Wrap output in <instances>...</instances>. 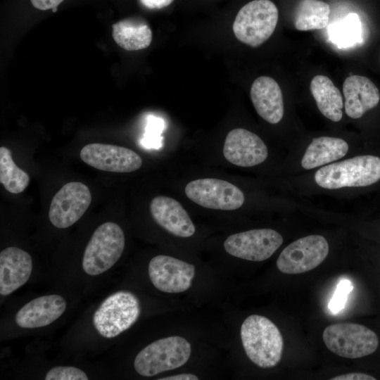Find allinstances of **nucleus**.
I'll return each instance as SVG.
<instances>
[{
	"label": "nucleus",
	"mask_w": 380,
	"mask_h": 380,
	"mask_svg": "<svg viewBox=\"0 0 380 380\" xmlns=\"http://www.w3.org/2000/svg\"><path fill=\"white\" fill-rule=\"evenodd\" d=\"M226 160L239 167H248L264 162L268 149L264 141L255 133L243 128L231 130L223 146Z\"/></svg>",
	"instance_id": "nucleus-14"
},
{
	"label": "nucleus",
	"mask_w": 380,
	"mask_h": 380,
	"mask_svg": "<svg viewBox=\"0 0 380 380\" xmlns=\"http://www.w3.org/2000/svg\"><path fill=\"white\" fill-rule=\"evenodd\" d=\"M32 6L42 11L52 9L63 1V0H30Z\"/></svg>",
	"instance_id": "nucleus-30"
},
{
	"label": "nucleus",
	"mask_w": 380,
	"mask_h": 380,
	"mask_svg": "<svg viewBox=\"0 0 380 380\" xmlns=\"http://www.w3.org/2000/svg\"><path fill=\"white\" fill-rule=\"evenodd\" d=\"M65 309L66 301L61 296H42L24 305L17 312L15 322L23 329L42 327L59 318Z\"/></svg>",
	"instance_id": "nucleus-17"
},
{
	"label": "nucleus",
	"mask_w": 380,
	"mask_h": 380,
	"mask_svg": "<svg viewBox=\"0 0 380 380\" xmlns=\"http://www.w3.org/2000/svg\"><path fill=\"white\" fill-rule=\"evenodd\" d=\"M32 270L30 255L23 249L10 246L0 253V294L8 296L23 286Z\"/></svg>",
	"instance_id": "nucleus-16"
},
{
	"label": "nucleus",
	"mask_w": 380,
	"mask_h": 380,
	"mask_svg": "<svg viewBox=\"0 0 380 380\" xmlns=\"http://www.w3.org/2000/svg\"><path fill=\"white\" fill-rule=\"evenodd\" d=\"M163 128V121L161 119L153 116L148 118L146 127L145 142L150 144L158 141Z\"/></svg>",
	"instance_id": "nucleus-28"
},
{
	"label": "nucleus",
	"mask_w": 380,
	"mask_h": 380,
	"mask_svg": "<svg viewBox=\"0 0 380 380\" xmlns=\"http://www.w3.org/2000/svg\"><path fill=\"white\" fill-rule=\"evenodd\" d=\"M353 286L350 281L342 280L337 286L336 291L329 304V308L336 313L344 308L347 296L352 290Z\"/></svg>",
	"instance_id": "nucleus-27"
},
{
	"label": "nucleus",
	"mask_w": 380,
	"mask_h": 380,
	"mask_svg": "<svg viewBox=\"0 0 380 380\" xmlns=\"http://www.w3.org/2000/svg\"><path fill=\"white\" fill-rule=\"evenodd\" d=\"M191 353L184 338L172 336L158 339L144 348L136 356L134 367L143 376H153L184 365Z\"/></svg>",
	"instance_id": "nucleus-3"
},
{
	"label": "nucleus",
	"mask_w": 380,
	"mask_h": 380,
	"mask_svg": "<svg viewBox=\"0 0 380 380\" xmlns=\"http://www.w3.org/2000/svg\"><path fill=\"white\" fill-rule=\"evenodd\" d=\"M330 38L338 47H348L360 42L362 24L357 14L350 13L330 27Z\"/></svg>",
	"instance_id": "nucleus-25"
},
{
	"label": "nucleus",
	"mask_w": 380,
	"mask_h": 380,
	"mask_svg": "<svg viewBox=\"0 0 380 380\" xmlns=\"http://www.w3.org/2000/svg\"><path fill=\"white\" fill-rule=\"evenodd\" d=\"M174 0H140L141 3L150 9H160L169 6Z\"/></svg>",
	"instance_id": "nucleus-31"
},
{
	"label": "nucleus",
	"mask_w": 380,
	"mask_h": 380,
	"mask_svg": "<svg viewBox=\"0 0 380 380\" xmlns=\"http://www.w3.org/2000/svg\"><path fill=\"white\" fill-rule=\"evenodd\" d=\"M310 89L321 113L333 122L340 121L344 103L333 82L327 76L316 75L311 80Z\"/></svg>",
	"instance_id": "nucleus-21"
},
{
	"label": "nucleus",
	"mask_w": 380,
	"mask_h": 380,
	"mask_svg": "<svg viewBox=\"0 0 380 380\" xmlns=\"http://www.w3.org/2000/svg\"><path fill=\"white\" fill-rule=\"evenodd\" d=\"M154 221L170 234L181 238L194 235L196 227L188 213L177 200L165 196L154 197L149 206Z\"/></svg>",
	"instance_id": "nucleus-15"
},
{
	"label": "nucleus",
	"mask_w": 380,
	"mask_h": 380,
	"mask_svg": "<svg viewBox=\"0 0 380 380\" xmlns=\"http://www.w3.org/2000/svg\"><path fill=\"white\" fill-rule=\"evenodd\" d=\"M380 180V157L357 156L319 168L315 175L316 184L327 189L362 187Z\"/></svg>",
	"instance_id": "nucleus-2"
},
{
	"label": "nucleus",
	"mask_w": 380,
	"mask_h": 380,
	"mask_svg": "<svg viewBox=\"0 0 380 380\" xmlns=\"http://www.w3.org/2000/svg\"><path fill=\"white\" fill-rule=\"evenodd\" d=\"M148 272L153 285L158 290L177 293L191 287L196 268L194 265L178 258L158 255L150 260Z\"/></svg>",
	"instance_id": "nucleus-12"
},
{
	"label": "nucleus",
	"mask_w": 380,
	"mask_h": 380,
	"mask_svg": "<svg viewBox=\"0 0 380 380\" xmlns=\"http://www.w3.org/2000/svg\"><path fill=\"white\" fill-rule=\"evenodd\" d=\"M283 237L272 229H258L229 236L224 248L229 255L250 261L270 258L281 246Z\"/></svg>",
	"instance_id": "nucleus-10"
},
{
	"label": "nucleus",
	"mask_w": 380,
	"mask_h": 380,
	"mask_svg": "<svg viewBox=\"0 0 380 380\" xmlns=\"http://www.w3.org/2000/svg\"><path fill=\"white\" fill-rule=\"evenodd\" d=\"M241 339L249 360L262 368L275 367L281 360L284 341L278 327L266 317L248 316L241 327Z\"/></svg>",
	"instance_id": "nucleus-1"
},
{
	"label": "nucleus",
	"mask_w": 380,
	"mask_h": 380,
	"mask_svg": "<svg viewBox=\"0 0 380 380\" xmlns=\"http://www.w3.org/2000/svg\"><path fill=\"white\" fill-rule=\"evenodd\" d=\"M141 305L135 294L120 291L107 297L94 312L93 324L106 338L118 336L129 329L139 319Z\"/></svg>",
	"instance_id": "nucleus-4"
},
{
	"label": "nucleus",
	"mask_w": 380,
	"mask_h": 380,
	"mask_svg": "<svg viewBox=\"0 0 380 380\" xmlns=\"http://www.w3.org/2000/svg\"><path fill=\"white\" fill-rule=\"evenodd\" d=\"M278 19V8L272 1L253 0L238 12L233 23V32L241 42L258 47L272 36Z\"/></svg>",
	"instance_id": "nucleus-5"
},
{
	"label": "nucleus",
	"mask_w": 380,
	"mask_h": 380,
	"mask_svg": "<svg viewBox=\"0 0 380 380\" xmlns=\"http://www.w3.org/2000/svg\"><path fill=\"white\" fill-rule=\"evenodd\" d=\"M185 194L196 204L210 209L234 210L241 208L245 196L234 184L220 179L193 180L185 186Z\"/></svg>",
	"instance_id": "nucleus-9"
},
{
	"label": "nucleus",
	"mask_w": 380,
	"mask_h": 380,
	"mask_svg": "<svg viewBox=\"0 0 380 380\" xmlns=\"http://www.w3.org/2000/svg\"><path fill=\"white\" fill-rule=\"evenodd\" d=\"M158 379V380H198V378L197 376L193 374L184 373V374H178L175 375L159 378Z\"/></svg>",
	"instance_id": "nucleus-32"
},
{
	"label": "nucleus",
	"mask_w": 380,
	"mask_h": 380,
	"mask_svg": "<svg viewBox=\"0 0 380 380\" xmlns=\"http://www.w3.org/2000/svg\"><path fill=\"white\" fill-rule=\"evenodd\" d=\"M344 107L347 115L357 119L375 108L380 101L376 86L368 77L361 75L348 77L343 84Z\"/></svg>",
	"instance_id": "nucleus-18"
},
{
	"label": "nucleus",
	"mask_w": 380,
	"mask_h": 380,
	"mask_svg": "<svg viewBox=\"0 0 380 380\" xmlns=\"http://www.w3.org/2000/svg\"><path fill=\"white\" fill-rule=\"evenodd\" d=\"M112 28L115 42L126 51L144 49L151 43L152 31L143 19H124L113 24Z\"/></svg>",
	"instance_id": "nucleus-22"
},
{
	"label": "nucleus",
	"mask_w": 380,
	"mask_h": 380,
	"mask_svg": "<svg viewBox=\"0 0 380 380\" xmlns=\"http://www.w3.org/2000/svg\"><path fill=\"white\" fill-rule=\"evenodd\" d=\"M251 99L257 113L270 124L281 121L284 113L282 92L278 83L268 76H260L251 87Z\"/></svg>",
	"instance_id": "nucleus-19"
},
{
	"label": "nucleus",
	"mask_w": 380,
	"mask_h": 380,
	"mask_svg": "<svg viewBox=\"0 0 380 380\" xmlns=\"http://www.w3.org/2000/svg\"><path fill=\"white\" fill-rule=\"evenodd\" d=\"M57 10H58V7H54V8H53L51 9L52 12H53V13L56 12Z\"/></svg>",
	"instance_id": "nucleus-33"
},
{
	"label": "nucleus",
	"mask_w": 380,
	"mask_h": 380,
	"mask_svg": "<svg viewBox=\"0 0 380 380\" xmlns=\"http://www.w3.org/2000/svg\"><path fill=\"white\" fill-rule=\"evenodd\" d=\"M322 338L327 348L345 358L357 359L374 353L379 346L376 334L368 327L350 322L327 327Z\"/></svg>",
	"instance_id": "nucleus-7"
},
{
	"label": "nucleus",
	"mask_w": 380,
	"mask_h": 380,
	"mask_svg": "<svg viewBox=\"0 0 380 380\" xmlns=\"http://www.w3.org/2000/svg\"><path fill=\"white\" fill-rule=\"evenodd\" d=\"M91 201V194L86 184L68 182L52 198L49 210L50 222L57 228H68L82 217Z\"/></svg>",
	"instance_id": "nucleus-11"
},
{
	"label": "nucleus",
	"mask_w": 380,
	"mask_h": 380,
	"mask_svg": "<svg viewBox=\"0 0 380 380\" xmlns=\"http://www.w3.org/2000/svg\"><path fill=\"white\" fill-rule=\"evenodd\" d=\"M28 174L18 167L14 163L11 151L0 147V183L8 192L19 194L23 192L30 183Z\"/></svg>",
	"instance_id": "nucleus-24"
},
{
	"label": "nucleus",
	"mask_w": 380,
	"mask_h": 380,
	"mask_svg": "<svg viewBox=\"0 0 380 380\" xmlns=\"http://www.w3.org/2000/svg\"><path fill=\"white\" fill-rule=\"evenodd\" d=\"M80 156L92 167L110 172H131L142 165V159L135 151L111 144H89L82 148Z\"/></svg>",
	"instance_id": "nucleus-13"
},
{
	"label": "nucleus",
	"mask_w": 380,
	"mask_h": 380,
	"mask_svg": "<svg viewBox=\"0 0 380 380\" xmlns=\"http://www.w3.org/2000/svg\"><path fill=\"white\" fill-rule=\"evenodd\" d=\"M329 246L321 235H309L291 243L277 260L278 270L287 274H301L319 266L327 257Z\"/></svg>",
	"instance_id": "nucleus-8"
},
{
	"label": "nucleus",
	"mask_w": 380,
	"mask_h": 380,
	"mask_svg": "<svg viewBox=\"0 0 380 380\" xmlns=\"http://www.w3.org/2000/svg\"><path fill=\"white\" fill-rule=\"evenodd\" d=\"M125 245L122 228L114 222L103 223L94 231L84 250V271L91 276L106 272L120 259Z\"/></svg>",
	"instance_id": "nucleus-6"
},
{
	"label": "nucleus",
	"mask_w": 380,
	"mask_h": 380,
	"mask_svg": "<svg viewBox=\"0 0 380 380\" xmlns=\"http://www.w3.org/2000/svg\"><path fill=\"white\" fill-rule=\"evenodd\" d=\"M348 143L340 138L320 137L312 139L301 159L305 170L313 169L336 161L346 155Z\"/></svg>",
	"instance_id": "nucleus-20"
},
{
	"label": "nucleus",
	"mask_w": 380,
	"mask_h": 380,
	"mask_svg": "<svg viewBox=\"0 0 380 380\" xmlns=\"http://www.w3.org/2000/svg\"><path fill=\"white\" fill-rule=\"evenodd\" d=\"M330 6L320 0H300L294 14V26L299 31L322 30L328 25Z\"/></svg>",
	"instance_id": "nucleus-23"
},
{
	"label": "nucleus",
	"mask_w": 380,
	"mask_h": 380,
	"mask_svg": "<svg viewBox=\"0 0 380 380\" xmlns=\"http://www.w3.org/2000/svg\"><path fill=\"white\" fill-rule=\"evenodd\" d=\"M46 380H87L82 369L71 366H57L50 369L45 375Z\"/></svg>",
	"instance_id": "nucleus-26"
},
{
	"label": "nucleus",
	"mask_w": 380,
	"mask_h": 380,
	"mask_svg": "<svg viewBox=\"0 0 380 380\" xmlns=\"http://www.w3.org/2000/svg\"><path fill=\"white\" fill-rule=\"evenodd\" d=\"M331 380H375L376 378L367 374L351 372L331 378Z\"/></svg>",
	"instance_id": "nucleus-29"
}]
</instances>
